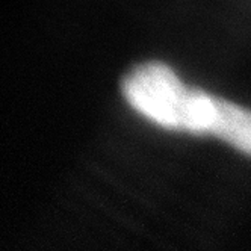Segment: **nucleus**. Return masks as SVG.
I'll return each mask as SVG.
<instances>
[{"instance_id": "nucleus-2", "label": "nucleus", "mask_w": 251, "mask_h": 251, "mask_svg": "<svg viewBox=\"0 0 251 251\" xmlns=\"http://www.w3.org/2000/svg\"><path fill=\"white\" fill-rule=\"evenodd\" d=\"M209 133L224 139L238 150L251 154V111L217 97L215 117Z\"/></svg>"}, {"instance_id": "nucleus-1", "label": "nucleus", "mask_w": 251, "mask_h": 251, "mask_svg": "<svg viewBox=\"0 0 251 251\" xmlns=\"http://www.w3.org/2000/svg\"><path fill=\"white\" fill-rule=\"evenodd\" d=\"M123 94L138 112L167 129L197 133L206 114L207 94L182 83L159 62L138 65L123 80Z\"/></svg>"}]
</instances>
